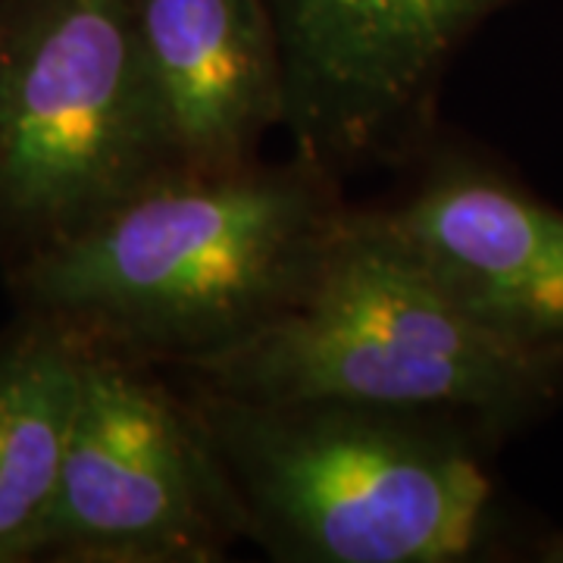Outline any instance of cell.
Wrapping results in <instances>:
<instances>
[{
	"label": "cell",
	"instance_id": "1",
	"mask_svg": "<svg viewBox=\"0 0 563 563\" xmlns=\"http://www.w3.org/2000/svg\"><path fill=\"white\" fill-rule=\"evenodd\" d=\"M347 203L310 163L173 173L7 273L22 313L176 369L251 339L307 291Z\"/></svg>",
	"mask_w": 563,
	"mask_h": 563
},
{
	"label": "cell",
	"instance_id": "2",
	"mask_svg": "<svg viewBox=\"0 0 563 563\" xmlns=\"http://www.w3.org/2000/svg\"><path fill=\"white\" fill-rule=\"evenodd\" d=\"M179 385L242 510L244 539L288 563L498 558V444L448 417L329 401H254Z\"/></svg>",
	"mask_w": 563,
	"mask_h": 563
},
{
	"label": "cell",
	"instance_id": "3",
	"mask_svg": "<svg viewBox=\"0 0 563 563\" xmlns=\"http://www.w3.org/2000/svg\"><path fill=\"white\" fill-rule=\"evenodd\" d=\"M166 373L254 401L448 417L495 444L563 391V357L517 347L470 320L383 210H347L313 282L282 317Z\"/></svg>",
	"mask_w": 563,
	"mask_h": 563
},
{
	"label": "cell",
	"instance_id": "4",
	"mask_svg": "<svg viewBox=\"0 0 563 563\" xmlns=\"http://www.w3.org/2000/svg\"><path fill=\"white\" fill-rule=\"evenodd\" d=\"M0 273L179 173L132 0H3Z\"/></svg>",
	"mask_w": 563,
	"mask_h": 563
},
{
	"label": "cell",
	"instance_id": "5",
	"mask_svg": "<svg viewBox=\"0 0 563 563\" xmlns=\"http://www.w3.org/2000/svg\"><path fill=\"white\" fill-rule=\"evenodd\" d=\"M239 539L242 510L173 376L91 351L35 561L210 563Z\"/></svg>",
	"mask_w": 563,
	"mask_h": 563
},
{
	"label": "cell",
	"instance_id": "6",
	"mask_svg": "<svg viewBox=\"0 0 563 563\" xmlns=\"http://www.w3.org/2000/svg\"><path fill=\"white\" fill-rule=\"evenodd\" d=\"M295 157L332 179L417 157L448 63L514 0H263Z\"/></svg>",
	"mask_w": 563,
	"mask_h": 563
},
{
	"label": "cell",
	"instance_id": "7",
	"mask_svg": "<svg viewBox=\"0 0 563 563\" xmlns=\"http://www.w3.org/2000/svg\"><path fill=\"white\" fill-rule=\"evenodd\" d=\"M385 222L463 313L504 342L563 357V213L498 166L439 154Z\"/></svg>",
	"mask_w": 563,
	"mask_h": 563
},
{
	"label": "cell",
	"instance_id": "8",
	"mask_svg": "<svg viewBox=\"0 0 563 563\" xmlns=\"http://www.w3.org/2000/svg\"><path fill=\"white\" fill-rule=\"evenodd\" d=\"M141 63L179 173L217 176L261 163L285 122L276 29L263 0H132Z\"/></svg>",
	"mask_w": 563,
	"mask_h": 563
},
{
	"label": "cell",
	"instance_id": "9",
	"mask_svg": "<svg viewBox=\"0 0 563 563\" xmlns=\"http://www.w3.org/2000/svg\"><path fill=\"white\" fill-rule=\"evenodd\" d=\"M91 351L29 313L0 339V563L38 554Z\"/></svg>",
	"mask_w": 563,
	"mask_h": 563
},
{
	"label": "cell",
	"instance_id": "10",
	"mask_svg": "<svg viewBox=\"0 0 563 563\" xmlns=\"http://www.w3.org/2000/svg\"><path fill=\"white\" fill-rule=\"evenodd\" d=\"M3 38H7V25H3V0H0V76H3Z\"/></svg>",
	"mask_w": 563,
	"mask_h": 563
}]
</instances>
